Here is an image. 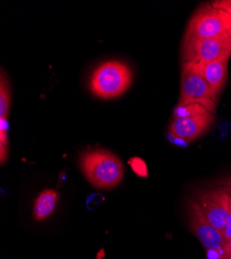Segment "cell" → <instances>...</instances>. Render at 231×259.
<instances>
[{"label": "cell", "mask_w": 231, "mask_h": 259, "mask_svg": "<svg viewBox=\"0 0 231 259\" xmlns=\"http://www.w3.org/2000/svg\"><path fill=\"white\" fill-rule=\"evenodd\" d=\"M217 103L204 78L201 63L182 62L180 94L177 105L199 104L215 114Z\"/></svg>", "instance_id": "5"}, {"label": "cell", "mask_w": 231, "mask_h": 259, "mask_svg": "<svg viewBox=\"0 0 231 259\" xmlns=\"http://www.w3.org/2000/svg\"><path fill=\"white\" fill-rule=\"evenodd\" d=\"M8 118H0V160L5 163L8 157L9 134H8Z\"/></svg>", "instance_id": "12"}, {"label": "cell", "mask_w": 231, "mask_h": 259, "mask_svg": "<svg viewBox=\"0 0 231 259\" xmlns=\"http://www.w3.org/2000/svg\"><path fill=\"white\" fill-rule=\"evenodd\" d=\"M187 204L190 229L202 244L204 249L206 251L223 250L225 243L222 231L209 223L195 198L189 199Z\"/></svg>", "instance_id": "8"}, {"label": "cell", "mask_w": 231, "mask_h": 259, "mask_svg": "<svg viewBox=\"0 0 231 259\" xmlns=\"http://www.w3.org/2000/svg\"><path fill=\"white\" fill-rule=\"evenodd\" d=\"M226 56H231V32L213 38L182 41V62L206 63Z\"/></svg>", "instance_id": "6"}, {"label": "cell", "mask_w": 231, "mask_h": 259, "mask_svg": "<svg viewBox=\"0 0 231 259\" xmlns=\"http://www.w3.org/2000/svg\"><path fill=\"white\" fill-rule=\"evenodd\" d=\"M215 114L199 104L177 105L169 125V133L186 142L200 138L211 128Z\"/></svg>", "instance_id": "3"}, {"label": "cell", "mask_w": 231, "mask_h": 259, "mask_svg": "<svg viewBox=\"0 0 231 259\" xmlns=\"http://www.w3.org/2000/svg\"><path fill=\"white\" fill-rule=\"evenodd\" d=\"M132 71L127 64L109 60L101 63L94 71L89 90L91 94L100 99H114L128 91L132 83Z\"/></svg>", "instance_id": "2"}, {"label": "cell", "mask_w": 231, "mask_h": 259, "mask_svg": "<svg viewBox=\"0 0 231 259\" xmlns=\"http://www.w3.org/2000/svg\"><path fill=\"white\" fill-rule=\"evenodd\" d=\"M230 196L231 182L224 186L202 190L195 197L209 223L221 231L226 224Z\"/></svg>", "instance_id": "7"}, {"label": "cell", "mask_w": 231, "mask_h": 259, "mask_svg": "<svg viewBox=\"0 0 231 259\" xmlns=\"http://www.w3.org/2000/svg\"><path fill=\"white\" fill-rule=\"evenodd\" d=\"M212 6L225 11L231 16V0H216V2L212 3Z\"/></svg>", "instance_id": "14"}, {"label": "cell", "mask_w": 231, "mask_h": 259, "mask_svg": "<svg viewBox=\"0 0 231 259\" xmlns=\"http://www.w3.org/2000/svg\"><path fill=\"white\" fill-rule=\"evenodd\" d=\"M222 235H223V239H224V243L225 244H227L231 240V196H230V200H229L227 220H226V224H225V226H224V228L222 230Z\"/></svg>", "instance_id": "13"}, {"label": "cell", "mask_w": 231, "mask_h": 259, "mask_svg": "<svg viewBox=\"0 0 231 259\" xmlns=\"http://www.w3.org/2000/svg\"><path fill=\"white\" fill-rule=\"evenodd\" d=\"M223 259H231V240L223 248Z\"/></svg>", "instance_id": "15"}, {"label": "cell", "mask_w": 231, "mask_h": 259, "mask_svg": "<svg viewBox=\"0 0 231 259\" xmlns=\"http://www.w3.org/2000/svg\"><path fill=\"white\" fill-rule=\"evenodd\" d=\"M79 164L87 182L98 189H113L123 179L124 167L121 160L106 149L87 150L80 156Z\"/></svg>", "instance_id": "1"}, {"label": "cell", "mask_w": 231, "mask_h": 259, "mask_svg": "<svg viewBox=\"0 0 231 259\" xmlns=\"http://www.w3.org/2000/svg\"><path fill=\"white\" fill-rule=\"evenodd\" d=\"M230 57L231 56H226L211 62L201 63L204 78L217 102L228 78V63Z\"/></svg>", "instance_id": "9"}, {"label": "cell", "mask_w": 231, "mask_h": 259, "mask_svg": "<svg viewBox=\"0 0 231 259\" xmlns=\"http://www.w3.org/2000/svg\"><path fill=\"white\" fill-rule=\"evenodd\" d=\"M11 104V93L7 79L2 75L0 81V118H8Z\"/></svg>", "instance_id": "11"}, {"label": "cell", "mask_w": 231, "mask_h": 259, "mask_svg": "<svg viewBox=\"0 0 231 259\" xmlns=\"http://www.w3.org/2000/svg\"><path fill=\"white\" fill-rule=\"evenodd\" d=\"M58 202V193L53 189L41 191L33 205V217L36 221H44L48 219L55 210Z\"/></svg>", "instance_id": "10"}, {"label": "cell", "mask_w": 231, "mask_h": 259, "mask_svg": "<svg viewBox=\"0 0 231 259\" xmlns=\"http://www.w3.org/2000/svg\"><path fill=\"white\" fill-rule=\"evenodd\" d=\"M230 32L231 16L212 4H203L189 20L183 40L213 38Z\"/></svg>", "instance_id": "4"}]
</instances>
